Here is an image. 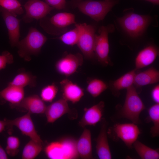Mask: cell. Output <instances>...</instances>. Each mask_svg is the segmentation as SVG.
I'll return each mask as SVG.
<instances>
[{
  "mask_svg": "<svg viewBox=\"0 0 159 159\" xmlns=\"http://www.w3.org/2000/svg\"><path fill=\"white\" fill-rule=\"evenodd\" d=\"M47 40V37L40 31L31 27L26 37L18 42L16 46L18 54L24 60L30 61L32 56L39 54Z\"/></svg>",
  "mask_w": 159,
  "mask_h": 159,
  "instance_id": "6da1fadb",
  "label": "cell"
},
{
  "mask_svg": "<svg viewBox=\"0 0 159 159\" xmlns=\"http://www.w3.org/2000/svg\"><path fill=\"white\" fill-rule=\"evenodd\" d=\"M126 90L124 103L117 112L118 117L126 118L136 124H140V115L145 106L133 85Z\"/></svg>",
  "mask_w": 159,
  "mask_h": 159,
  "instance_id": "7a4b0ae2",
  "label": "cell"
},
{
  "mask_svg": "<svg viewBox=\"0 0 159 159\" xmlns=\"http://www.w3.org/2000/svg\"><path fill=\"white\" fill-rule=\"evenodd\" d=\"M118 3L117 0L76 1L74 5L79 11L97 21L103 20L112 7Z\"/></svg>",
  "mask_w": 159,
  "mask_h": 159,
  "instance_id": "3957f363",
  "label": "cell"
},
{
  "mask_svg": "<svg viewBox=\"0 0 159 159\" xmlns=\"http://www.w3.org/2000/svg\"><path fill=\"white\" fill-rule=\"evenodd\" d=\"M151 18L148 15L129 13L117 19L118 22L123 30L130 37L137 38L145 32L151 22Z\"/></svg>",
  "mask_w": 159,
  "mask_h": 159,
  "instance_id": "277c9868",
  "label": "cell"
},
{
  "mask_svg": "<svg viewBox=\"0 0 159 159\" xmlns=\"http://www.w3.org/2000/svg\"><path fill=\"white\" fill-rule=\"evenodd\" d=\"M140 132L137 124L133 123H116L107 130V134L113 140H121L129 148H132Z\"/></svg>",
  "mask_w": 159,
  "mask_h": 159,
  "instance_id": "5b68a950",
  "label": "cell"
},
{
  "mask_svg": "<svg viewBox=\"0 0 159 159\" xmlns=\"http://www.w3.org/2000/svg\"><path fill=\"white\" fill-rule=\"evenodd\" d=\"M115 27L112 24L102 26L98 30L99 34H95L94 52L98 61L102 64L107 66L111 64L109 57V46L108 35L114 32Z\"/></svg>",
  "mask_w": 159,
  "mask_h": 159,
  "instance_id": "8992f818",
  "label": "cell"
},
{
  "mask_svg": "<svg viewBox=\"0 0 159 159\" xmlns=\"http://www.w3.org/2000/svg\"><path fill=\"white\" fill-rule=\"evenodd\" d=\"M79 31L77 44L85 57L88 59L94 58L95 27L86 23L75 24Z\"/></svg>",
  "mask_w": 159,
  "mask_h": 159,
  "instance_id": "52a82bcc",
  "label": "cell"
},
{
  "mask_svg": "<svg viewBox=\"0 0 159 159\" xmlns=\"http://www.w3.org/2000/svg\"><path fill=\"white\" fill-rule=\"evenodd\" d=\"M76 24L75 15L66 12L57 13L50 18L45 16L40 19L39 22L46 32L53 35L58 34L62 28Z\"/></svg>",
  "mask_w": 159,
  "mask_h": 159,
  "instance_id": "ba28073f",
  "label": "cell"
},
{
  "mask_svg": "<svg viewBox=\"0 0 159 159\" xmlns=\"http://www.w3.org/2000/svg\"><path fill=\"white\" fill-rule=\"evenodd\" d=\"M24 6L26 14L23 16L22 20L26 23H30L34 19L40 20L46 16L54 9L40 0H28Z\"/></svg>",
  "mask_w": 159,
  "mask_h": 159,
  "instance_id": "9c48e42d",
  "label": "cell"
},
{
  "mask_svg": "<svg viewBox=\"0 0 159 159\" xmlns=\"http://www.w3.org/2000/svg\"><path fill=\"white\" fill-rule=\"evenodd\" d=\"M30 114L28 112L25 115L14 120L7 119V128L15 126L19 130L23 135L29 137L31 140L43 143L40 136L36 131Z\"/></svg>",
  "mask_w": 159,
  "mask_h": 159,
  "instance_id": "30bf717a",
  "label": "cell"
},
{
  "mask_svg": "<svg viewBox=\"0 0 159 159\" xmlns=\"http://www.w3.org/2000/svg\"><path fill=\"white\" fill-rule=\"evenodd\" d=\"M83 62V56L80 53H65L56 62L55 68L59 73L68 77L75 72Z\"/></svg>",
  "mask_w": 159,
  "mask_h": 159,
  "instance_id": "8fae6325",
  "label": "cell"
},
{
  "mask_svg": "<svg viewBox=\"0 0 159 159\" xmlns=\"http://www.w3.org/2000/svg\"><path fill=\"white\" fill-rule=\"evenodd\" d=\"M0 14L7 29L10 44L13 47H16L20 37V20L1 6Z\"/></svg>",
  "mask_w": 159,
  "mask_h": 159,
  "instance_id": "7c38bea8",
  "label": "cell"
},
{
  "mask_svg": "<svg viewBox=\"0 0 159 159\" xmlns=\"http://www.w3.org/2000/svg\"><path fill=\"white\" fill-rule=\"evenodd\" d=\"M100 129L96 139V152L100 159H111L112 156L107 138L108 122L102 118L100 121Z\"/></svg>",
  "mask_w": 159,
  "mask_h": 159,
  "instance_id": "4fadbf2b",
  "label": "cell"
},
{
  "mask_svg": "<svg viewBox=\"0 0 159 159\" xmlns=\"http://www.w3.org/2000/svg\"><path fill=\"white\" fill-rule=\"evenodd\" d=\"M105 107L104 102L100 101L90 108H85L84 114L79 122L80 126L82 127L95 126L102 118Z\"/></svg>",
  "mask_w": 159,
  "mask_h": 159,
  "instance_id": "5bb4252c",
  "label": "cell"
},
{
  "mask_svg": "<svg viewBox=\"0 0 159 159\" xmlns=\"http://www.w3.org/2000/svg\"><path fill=\"white\" fill-rule=\"evenodd\" d=\"M24 88L9 85L0 91V103L6 102L11 107H17L24 97Z\"/></svg>",
  "mask_w": 159,
  "mask_h": 159,
  "instance_id": "9a60e30c",
  "label": "cell"
},
{
  "mask_svg": "<svg viewBox=\"0 0 159 159\" xmlns=\"http://www.w3.org/2000/svg\"><path fill=\"white\" fill-rule=\"evenodd\" d=\"M63 98L73 103L80 101L84 95L83 89L71 80L65 79L60 82Z\"/></svg>",
  "mask_w": 159,
  "mask_h": 159,
  "instance_id": "2e32d148",
  "label": "cell"
},
{
  "mask_svg": "<svg viewBox=\"0 0 159 159\" xmlns=\"http://www.w3.org/2000/svg\"><path fill=\"white\" fill-rule=\"evenodd\" d=\"M70 111L67 101L62 98L47 106L44 113L47 122L52 123Z\"/></svg>",
  "mask_w": 159,
  "mask_h": 159,
  "instance_id": "e0dca14e",
  "label": "cell"
},
{
  "mask_svg": "<svg viewBox=\"0 0 159 159\" xmlns=\"http://www.w3.org/2000/svg\"><path fill=\"white\" fill-rule=\"evenodd\" d=\"M77 152L82 159L92 158L91 135L90 130L85 128L78 140L76 141Z\"/></svg>",
  "mask_w": 159,
  "mask_h": 159,
  "instance_id": "ac0fdd59",
  "label": "cell"
},
{
  "mask_svg": "<svg viewBox=\"0 0 159 159\" xmlns=\"http://www.w3.org/2000/svg\"><path fill=\"white\" fill-rule=\"evenodd\" d=\"M17 107L25 110L30 114H35L44 113L47 107L44 102L36 95L24 97Z\"/></svg>",
  "mask_w": 159,
  "mask_h": 159,
  "instance_id": "d6986e66",
  "label": "cell"
},
{
  "mask_svg": "<svg viewBox=\"0 0 159 159\" xmlns=\"http://www.w3.org/2000/svg\"><path fill=\"white\" fill-rule=\"evenodd\" d=\"M158 48L153 45L145 47L138 54L135 59L137 70L147 67L152 63L158 54Z\"/></svg>",
  "mask_w": 159,
  "mask_h": 159,
  "instance_id": "ffe728a7",
  "label": "cell"
},
{
  "mask_svg": "<svg viewBox=\"0 0 159 159\" xmlns=\"http://www.w3.org/2000/svg\"><path fill=\"white\" fill-rule=\"evenodd\" d=\"M159 81V71L155 68L151 67L144 71L136 73L133 85L137 87H142L157 83Z\"/></svg>",
  "mask_w": 159,
  "mask_h": 159,
  "instance_id": "44dd1931",
  "label": "cell"
},
{
  "mask_svg": "<svg viewBox=\"0 0 159 159\" xmlns=\"http://www.w3.org/2000/svg\"><path fill=\"white\" fill-rule=\"evenodd\" d=\"M137 70L135 69L132 70L111 82L110 87L114 94L117 95L120 90L127 89L133 85Z\"/></svg>",
  "mask_w": 159,
  "mask_h": 159,
  "instance_id": "7402d4cb",
  "label": "cell"
},
{
  "mask_svg": "<svg viewBox=\"0 0 159 159\" xmlns=\"http://www.w3.org/2000/svg\"><path fill=\"white\" fill-rule=\"evenodd\" d=\"M36 78L29 72H22L17 74L8 84L24 88L26 86L34 87L36 85Z\"/></svg>",
  "mask_w": 159,
  "mask_h": 159,
  "instance_id": "603a6c76",
  "label": "cell"
},
{
  "mask_svg": "<svg viewBox=\"0 0 159 159\" xmlns=\"http://www.w3.org/2000/svg\"><path fill=\"white\" fill-rule=\"evenodd\" d=\"M133 147L141 159H158L159 158L158 149H153L137 140L133 143Z\"/></svg>",
  "mask_w": 159,
  "mask_h": 159,
  "instance_id": "cb8c5ba5",
  "label": "cell"
},
{
  "mask_svg": "<svg viewBox=\"0 0 159 159\" xmlns=\"http://www.w3.org/2000/svg\"><path fill=\"white\" fill-rule=\"evenodd\" d=\"M148 116L146 118V122H152L153 126L151 128L150 132L153 137H158L159 135V104L155 103L148 108Z\"/></svg>",
  "mask_w": 159,
  "mask_h": 159,
  "instance_id": "d4e9b609",
  "label": "cell"
},
{
  "mask_svg": "<svg viewBox=\"0 0 159 159\" xmlns=\"http://www.w3.org/2000/svg\"><path fill=\"white\" fill-rule=\"evenodd\" d=\"M43 143L31 140L25 145L22 154L23 159H33L41 153L43 149Z\"/></svg>",
  "mask_w": 159,
  "mask_h": 159,
  "instance_id": "484cf974",
  "label": "cell"
},
{
  "mask_svg": "<svg viewBox=\"0 0 159 159\" xmlns=\"http://www.w3.org/2000/svg\"><path fill=\"white\" fill-rule=\"evenodd\" d=\"M108 87L104 82L97 78L91 79L87 81V90L93 97L100 95Z\"/></svg>",
  "mask_w": 159,
  "mask_h": 159,
  "instance_id": "4316f807",
  "label": "cell"
},
{
  "mask_svg": "<svg viewBox=\"0 0 159 159\" xmlns=\"http://www.w3.org/2000/svg\"><path fill=\"white\" fill-rule=\"evenodd\" d=\"M0 6L16 17L24 12L21 3L17 0H0Z\"/></svg>",
  "mask_w": 159,
  "mask_h": 159,
  "instance_id": "83f0119b",
  "label": "cell"
},
{
  "mask_svg": "<svg viewBox=\"0 0 159 159\" xmlns=\"http://www.w3.org/2000/svg\"><path fill=\"white\" fill-rule=\"evenodd\" d=\"M58 91V88L55 84L47 85L42 89L40 97L44 101L52 102L55 97Z\"/></svg>",
  "mask_w": 159,
  "mask_h": 159,
  "instance_id": "f1b7e54d",
  "label": "cell"
},
{
  "mask_svg": "<svg viewBox=\"0 0 159 159\" xmlns=\"http://www.w3.org/2000/svg\"><path fill=\"white\" fill-rule=\"evenodd\" d=\"M75 27L62 35L58 39L67 45L72 46L77 44L79 39V31L78 28Z\"/></svg>",
  "mask_w": 159,
  "mask_h": 159,
  "instance_id": "f546056e",
  "label": "cell"
},
{
  "mask_svg": "<svg viewBox=\"0 0 159 159\" xmlns=\"http://www.w3.org/2000/svg\"><path fill=\"white\" fill-rule=\"evenodd\" d=\"M20 145V141L18 137L14 136L8 137L5 148L7 154L12 157L16 156L19 152Z\"/></svg>",
  "mask_w": 159,
  "mask_h": 159,
  "instance_id": "4dcf8cb0",
  "label": "cell"
},
{
  "mask_svg": "<svg viewBox=\"0 0 159 159\" xmlns=\"http://www.w3.org/2000/svg\"><path fill=\"white\" fill-rule=\"evenodd\" d=\"M14 62L13 55L9 51H5L0 54V71L4 69L8 64Z\"/></svg>",
  "mask_w": 159,
  "mask_h": 159,
  "instance_id": "1f68e13d",
  "label": "cell"
},
{
  "mask_svg": "<svg viewBox=\"0 0 159 159\" xmlns=\"http://www.w3.org/2000/svg\"><path fill=\"white\" fill-rule=\"evenodd\" d=\"M45 2L54 9L61 10L66 6V0H44Z\"/></svg>",
  "mask_w": 159,
  "mask_h": 159,
  "instance_id": "d6a6232c",
  "label": "cell"
},
{
  "mask_svg": "<svg viewBox=\"0 0 159 159\" xmlns=\"http://www.w3.org/2000/svg\"><path fill=\"white\" fill-rule=\"evenodd\" d=\"M151 97L153 100L156 103H159V85H156L153 89L151 92Z\"/></svg>",
  "mask_w": 159,
  "mask_h": 159,
  "instance_id": "836d02e7",
  "label": "cell"
},
{
  "mask_svg": "<svg viewBox=\"0 0 159 159\" xmlns=\"http://www.w3.org/2000/svg\"><path fill=\"white\" fill-rule=\"evenodd\" d=\"M7 119H4L3 120H0V133L7 128Z\"/></svg>",
  "mask_w": 159,
  "mask_h": 159,
  "instance_id": "e575fe53",
  "label": "cell"
},
{
  "mask_svg": "<svg viewBox=\"0 0 159 159\" xmlns=\"http://www.w3.org/2000/svg\"><path fill=\"white\" fill-rule=\"evenodd\" d=\"M8 158L7 154L0 143V159H7Z\"/></svg>",
  "mask_w": 159,
  "mask_h": 159,
  "instance_id": "d590c367",
  "label": "cell"
},
{
  "mask_svg": "<svg viewBox=\"0 0 159 159\" xmlns=\"http://www.w3.org/2000/svg\"><path fill=\"white\" fill-rule=\"evenodd\" d=\"M150 2H151L154 4L158 5L159 3V0H144Z\"/></svg>",
  "mask_w": 159,
  "mask_h": 159,
  "instance_id": "8d00e7d4",
  "label": "cell"
},
{
  "mask_svg": "<svg viewBox=\"0 0 159 159\" xmlns=\"http://www.w3.org/2000/svg\"><path fill=\"white\" fill-rule=\"evenodd\" d=\"M103 1H111L113 0H103Z\"/></svg>",
  "mask_w": 159,
  "mask_h": 159,
  "instance_id": "74e56055",
  "label": "cell"
},
{
  "mask_svg": "<svg viewBox=\"0 0 159 159\" xmlns=\"http://www.w3.org/2000/svg\"><path fill=\"white\" fill-rule=\"evenodd\" d=\"M82 0H76V1H82Z\"/></svg>",
  "mask_w": 159,
  "mask_h": 159,
  "instance_id": "f35d334b",
  "label": "cell"
}]
</instances>
